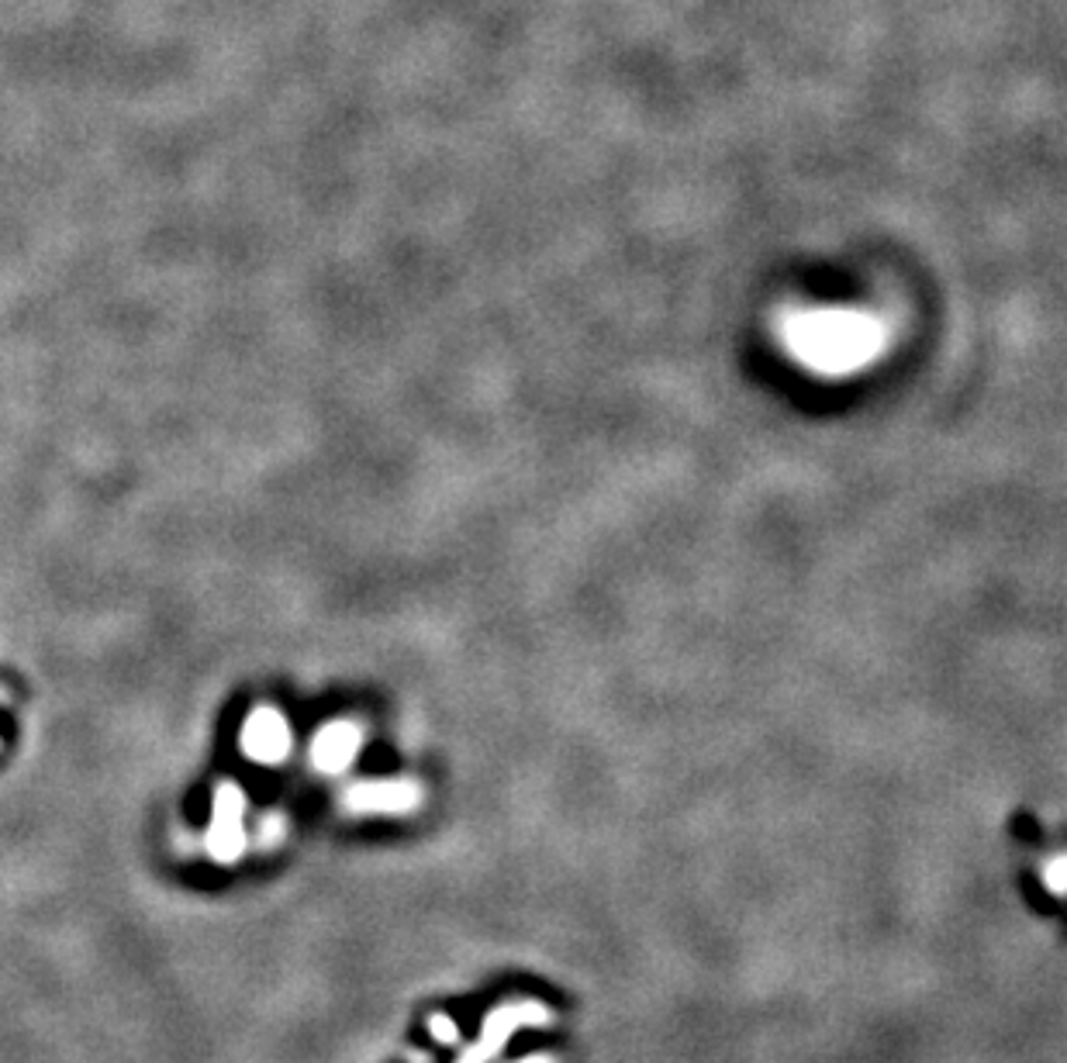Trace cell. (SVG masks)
I'll return each mask as SVG.
<instances>
[{"instance_id": "obj_1", "label": "cell", "mask_w": 1067, "mask_h": 1063, "mask_svg": "<svg viewBox=\"0 0 1067 1063\" xmlns=\"http://www.w3.org/2000/svg\"><path fill=\"white\" fill-rule=\"evenodd\" d=\"M784 343L812 370L850 374L884 349V325L853 308H809L784 321Z\"/></svg>"}, {"instance_id": "obj_2", "label": "cell", "mask_w": 1067, "mask_h": 1063, "mask_svg": "<svg viewBox=\"0 0 1067 1063\" xmlns=\"http://www.w3.org/2000/svg\"><path fill=\"white\" fill-rule=\"evenodd\" d=\"M246 795L239 784H218L212 805V826H207V854L215 863H235L246 849Z\"/></svg>"}, {"instance_id": "obj_3", "label": "cell", "mask_w": 1067, "mask_h": 1063, "mask_svg": "<svg viewBox=\"0 0 1067 1063\" xmlns=\"http://www.w3.org/2000/svg\"><path fill=\"white\" fill-rule=\"evenodd\" d=\"M553 1015L550 1009L536 1005V1001H519V1005H501L484 1019V1032H481V1043L470 1046L460 1063H488L501 1046H505L519 1029H532V1025H546Z\"/></svg>"}, {"instance_id": "obj_4", "label": "cell", "mask_w": 1067, "mask_h": 1063, "mask_svg": "<svg viewBox=\"0 0 1067 1063\" xmlns=\"http://www.w3.org/2000/svg\"><path fill=\"white\" fill-rule=\"evenodd\" d=\"M342 801L352 815H408L422 805V787L414 780H360Z\"/></svg>"}, {"instance_id": "obj_5", "label": "cell", "mask_w": 1067, "mask_h": 1063, "mask_svg": "<svg viewBox=\"0 0 1067 1063\" xmlns=\"http://www.w3.org/2000/svg\"><path fill=\"white\" fill-rule=\"evenodd\" d=\"M243 753L253 764L277 767L290 753V725L277 708H256L243 725Z\"/></svg>"}, {"instance_id": "obj_6", "label": "cell", "mask_w": 1067, "mask_h": 1063, "mask_svg": "<svg viewBox=\"0 0 1067 1063\" xmlns=\"http://www.w3.org/2000/svg\"><path fill=\"white\" fill-rule=\"evenodd\" d=\"M360 746H363V733H360V725L356 722H329L321 728V733L315 736L311 743V764L321 770V774H342L352 767V759L360 756Z\"/></svg>"}, {"instance_id": "obj_7", "label": "cell", "mask_w": 1067, "mask_h": 1063, "mask_svg": "<svg viewBox=\"0 0 1067 1063\" xmlns=\"http://www.w3.org/2000/svg\"><path fill=\"white\" fill-rule=\"evenodd\" d=\"M1044 877H1047V891H1050L1054 898H1060L1064 888H1067V860H1064V854H1054V857L1047 860Z\"/></svg>"}, {"instance_id": "obj_8", "label": "cell", "mask_w": 1067, "mask_h": 1063, "mask_svg": "<svg viewBox=\"0 0 1067 1063\" xmlns=\"http://www.w3.org/2000/svg\"><path fill=\"white\" fill-rule=\"evenodd\" d=\"M429 1032H432V1040L447 1043V1046L460 1040V1029L453 1025L450 1015H432V1019H429Z\"/></svg>"}, {"instance_id": "obj_9", "label": "cell", "mask_w": 1067, "mask_h": 1063, "mask_svg": "<svg viewBox=\"0 0 1067 1063\" xmlns=\"http://www.w3.org/2000/svg\"><path fill=\"white\" fill-rule=\"evenodd\" d=\"M280 839H284V818H280V815L263 818V826H259V846H277Z\"/></svg>"}, {"instance_id": "obj_10", "label": "cell", "mask_w": 1067, "mask_h": 1063, "mask_svg": "<svg viewBox=\"0 0 1067 1063\" xmlns=\"http://www.w3.org/2000/svg\"><path fill=\"white\" fill-rule=\"evenodd\" d=\"M515 1063H556L553 1056H525V1060H515Z\"/></svg>"}]
</instances>
